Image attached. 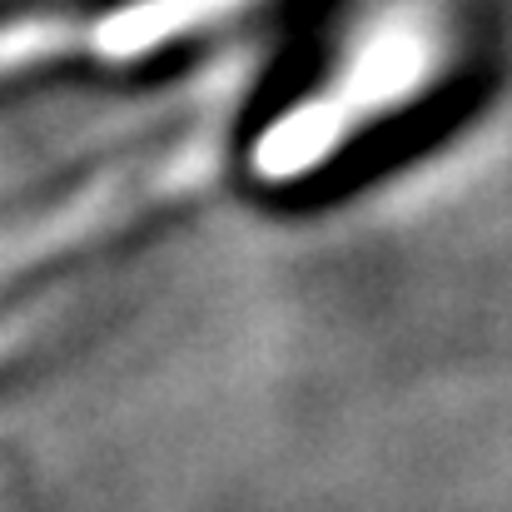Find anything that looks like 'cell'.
I'll use <instances>...</instances> for the list:
<instances>
[{
	"label": "cell",
	"instance_id": "obj_1",
	"mask_svg": "<svg viewBox=\"0 0 512 512\" xmlns=\"http://www.w3.org/2000/svg\"><path fill=\"white\" fill-rule=\"evenodd\" d=\"M453 60V30L433 5H388L309 80L249 145V174L269 189L334 170L358 140L403 120L438 90Z\"/></svg>",
	"mask_w": 512,
	"mask_h": 512
},
{
	"label": "cell",
	"instance_id": "obj_2",
	"mask_svg": "<svg viewBox=\"0 0 512 512\" xmlns=\"http://www.w3.org/2000/svg\"><path fill=\"white\" fill-rule=\"evenodd\" d=\"M194 174H199V160H194L189 150L160 160V165H145V170L110 174L105 184L75 194L70 204L40 214L35 224L0 234V279L15 274V269H25V264L40 259V254H55V249H70V244H85V239L105 234L110 224L130 219L135 209H150V204L170 199V194H179Z\"/></svg>",
	"mask_w": 512,
	"mask_h": 512
},
{
	"label": "cell",
	"instance_id": "obj_3",
	"mask_svg": "<svg viewBox=\"0 0 512 512\" xmlns=\"http://www.w3.org/2000/svg\"><path fill=\"white\" fill-rule=\"evenodd\" d=\"M254 5L259 0H120L85 30V40L100 60L130 65V60L170 50L179 40H194Z\"/></svg>",
	"mask_w": 512,
	"mask_h": 512
},
{
	"label": "cell",
	"instance_id": "obj_4",
	"mask_svg": "<svg viewBox=\"0 0 512 512\" xmlns=\"http://www.w3.org/2000/svg\"><path fill=\"white\" fill-rule=\"evenodd\" d=\"M70 45V25L55 15H20L0 25V75L30 70L40 60H55Z\"/></svg>",
	"mask_w": 512,
	"mask_h": 512
}]
</instances>
